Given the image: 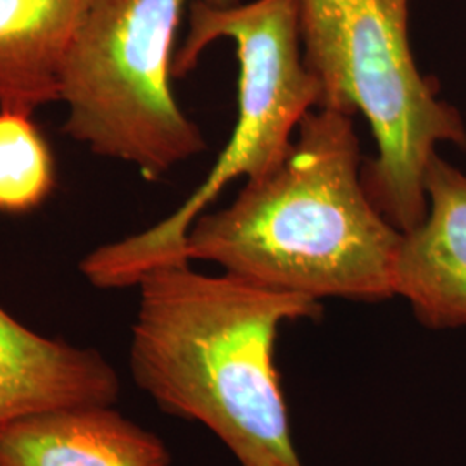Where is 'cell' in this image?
Returning a JSON list of instances; mask_svg holds the SVG:
<instances>
[{
	"instance_id": "6da1fadb",
	"label": "cell",
	"mask_w": 466,
	"mask_h": 466,
	"mask_svg": "<svg viewBox=\"0 0 466 466\" xmlns=\"http://www.w3.org/2000/svg\"><path fill=\"white\" fill-rule=\"evenodd\" d=\"M361 169L352 116L315 107L277 167L194 221L185 258L309 299H392L402 232L370 199Z\"/></svg>"
},
{
	"instance_id": "277c9868",
	"label": "cell",
	"mask_w": 466,
	"mask_h": 466,
	"mask_svg": "<svg viewBox=\"0 0 466 466\" xmlns=\"http://www.w3.org/2000/svg\"><path fill=\"white\" fill-rule=\"evenodd\" d=\"M173 75L185 76L217 40H232L238 59V117L208 178L169 217L144 232L100 246L80 263L97 289L138 285L150 269L190 263L185 240L194 221L237 178L252 180L277 167L300 119L318 107L319 88L306 66L296 0L211 4L196 0Z\"/></svg>"
},
{
	"instance_id": "7a4b0ae2",
	"label": "cell",
	"mask_w": 466,
	"mask_h": 466,
	"mask_svg": "<svg viewBox=\"0 0 466 466\" xmlns=\"http://www.w3.org/2000/svg\"><path fill=\"white\" fill-rule=\"evenodd\" d=\"M132 327L137 387L173 417L199 421L242 466H302L275 365L287 321L321 315L319 300L184 265L146 273Z\"/></svg>"
},
{
	"instance_id": "3957f363",
	"label": "cell",
	"mask_w": 466,
	"mask_h": 466,
	"mask_svg": "<svg viewBox=\"0 0 466 466\" xmlns=\"http://www.w3.org/2000/svg\"><path fill=\"white\" fill-rule=\"evenodd\" d=\"M302 57L318 107L368 121L377 154L363 163L370 199L400 232L427 215L425 175L441 144L466 150L461 113L418 69L410 0H296Z\"/></svg>"
},
{
	"instance_id": "9c48e42d",
	"label": "cell",
	"mask_w": 466,
	"mask_h": 466,
	"mask_svg": "<svg viewBox=\"0 0 466 466\" xmlns=\"http://www.w3.org/2000/svg\"><path fill=\"white\" fill-rule=\"evenodd\" d=\"M84 0H0V109L59 102V78Z\"/></svg>"
},
{
	"instance_id": "8992f818",
	"label": "cell",
	"mask_w": 466,
	"mask_h": 466,
	"mask_svg": "<svg viewBox=\"0 0 466 466\" xmlns=\"http://www.w3.org/2000/svg\"><path fill=\"white\" fill-rule=\"evenodd\" d=\"M427 215L402 232L394 294L432 330L466 327V175L435 152L425 175Z\"/></svg>"
},
{
	"instance_id": "52a82bcc",
	"label": "cell",
	"mask_w": 466,
	"mask_h": 466,
	"mask_svg": "<svg viewBox=\"0 0 466 466\" xmlns=\"http://www.w3.org/2000/svg\"><path fill=\"white\" fill-rule=\"evenodd\" d=\"M121 382L92 348L30 330L0 306V425L61 408L115 406Z\"/></svg>"
},
{
	"instance_id": "ba28073f",
	"label": "cell",
	"mask_w": 466,
	"mask_h": 466,
	"mask_svg": "<svg viewBox=\"0 0 466 466\" xmlns=\"http://www.w3.org/2000/svg\"><path fill=\"white\" fill-rule=\"evenodd\" d=\"M165 442L113 406L61 408L0 425V466H169Z\"/></svg>"
},
{
	"instance_id": "5b68a950",
	"label": "cell",
	"mask_w": 466,
	"mask_h": 466,
	"mask_svg": "<svg viewBox=\"0 0 466 466\" xmlns=\"http://www.w3.org/2000/svg\"><path fill=\"white\" fill-rule=\"evenodd\" d=\"M194 2L84 0L61 67L65 132L94 154L137 167L149 182L206 149L171 88L175 38Z\"/></svg>"
},
{
	"instance_id": "30bf717a",
	"label": "cell",
	"mask_w": 466,
	"mask_h": 466,
	"mask_svg": "<svg viewBox=\"0 0 466 466\" xmlns=\"http://www.w3.org/2000/svg\"><path fill=\"white\" fill-rule=\"evenodd\" d=\"M54 185V157L32 115L0 109V211L30 213Z\"/></svg>"
}]
</instances>
